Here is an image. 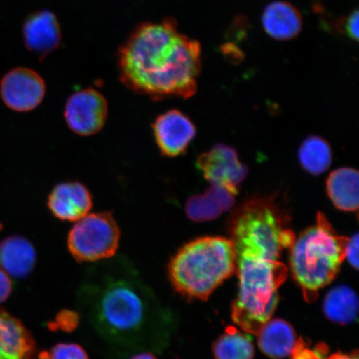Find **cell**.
I'll return each mask as SVG.
<instances>
[{
  "label": "cell",
  "mask_w": 359,
  "mask_h": 359,
  "mask_svg": "<svg viewBox=\"0 0 359 359\" xmlns=\"http://www.w3.org/2000/svg\"><path fill=\"white\" fill-rule=\"evenodd\" d=\"M78 304L89 334L110 359L159 352L167 344L169 313L122 260L88 272L79 287Z\"/></svg>",
  "instance_id": "cell-1"
},
{
  "label": "cell",
  "mask_w": 359,
  "mask_h": 359,
  "mask_svg": "<svg viewBox=\"0 0 359 359\" xmlns=\"http://www.w3.org/2000/svg\"><path fill=\"white\" fill-rule=\"evenodd\" d=\"M201 45L164 20L137 27L118 53L120 79L132 91L152 100L189 98L197 89Z\"/></svg>",
  "instance_id": "cell-2"
},
{
  "label": "cell",
  "mask_w": 359,
  "mask_h": 359,
  "mask_svg": "<svg viewBox=\"0 0 359 359\" xmlns=\"http://www.w3.org/2000/svg\"><path fill=\"white\" fill-rule=\"evenodd\" d=\"M174 288L189 298L205 300L236 271L234 245L222 236H205L188 242L168 267Z\"/></svg>",
  "instance_id": "cell-3"
},
{
  "label": "cell",
  "mask_w": 359,
  "mask_h": 359,
  "mask_svg": "<svg viewBox=\"0 0 359 359\" xmlns=\"http://www.w3.org/2000/svg\"><path fill=\"white\" fill-rule=\"evenodd\" d=\"M348 240L337 234L321 212L313 226L295 238L290 248V268L307 302L316 300L318 292L334 280L345 259Z\"/></svg>",
  "instance_id": "cell-4"
},
{
  "label": "cell",
  "mask_w": 359,
  "mask_h": 359,
  "mask_svg": "<svg viewBox=\"0 0 359 359\" xmlns=\"http://www.w3.org/2000/svg\"><path fill=\"white\" fill-rule=\"evenodd\" d=\"M121 231L110 212L88 214L79 219L67 236V248L79 263L96 262L114 257Z\"/></svg>",
  "instance_id": "cell-5"
},
{
  "label": "cell",
  "mask_w": 359,
  "mask_h": 359,
  "mask_svg": "<svg viewBox=\"0 0 359 359\" xmlns=\"http://www.w3.org/2000/svg\"><path fill=\"white\" fill-rule=\"evenodd\" d=\"M107 114L109 106L105 97L92 88L72 94L65 109L67 126L83 137L100 133L107 122Z\"/></svg>",
  "instance_id": "cell-6"
},
{
  "label": "cell",
  "mask_w": 359,
  "mask_h": 359,
  "mask_svg": "<svg viewBox=\"0 0 359 359\" xmlns=\"http://www.w3.org/2000/svg\"><path fill=\"white\" fill-rule=\"evenodd\" d=\"M46 85L37 72L17 67L8 72L0 83V95L8 109L18 112L33 111L41 104Z\"/></svg>",
  "instance_id": "cell-7"
},
{
  "label": "cell",
  "mask_w": 359,
  "mask_h": 359,
  "mask_svg": "<svg viewBox=\"0 0 359 359\" xmlns=\"http://www.w3.org/2000/svg\"><path fill=\"white\" fill-rule=\"evenodd\" d=\"M197 167L210 185L222 187L235 195L247 175V168L241 163L237 151L224 144L215 145L202 154Z\"/></svg>",
  "instance_id": "cell-8"
},
{
  "label": "cell",
  "mask_w": 359,
  "mask_h": 359,
  "mask_svg": "<svg viewBox=\"0 0 359 359\" xmlns=\"http://www.w3.org/2000/svg\"><path fill=\"white\" fill-rule=\"evenodd\" d=\"M152 130L161 154L168 157L185 154L196 134L194 123L178 110H170L157 116Z\"/></svg>",
  "instance_id": "cell-9"
},
{
  "label": "cell",
  "mask_w": 359,
  "mask_h": 359,
  "mask_svg": "<svg viewBox=\"0 0 359 359\" xmlns=\"http://www.w3.org/2000/svg\"><path fill=\"white\" fill-rule=\"evenodd\" d=\"M93 196L88 188L79 182L57 184L48 197V208L62 222H77L93 208Z\"/></svg>",
  "instance_id": "cell-10"
},
{
  "label": "cell",
  "mask_w": 359,
  "mask_h": 359,
  "mask_svg": "<svg viewBox=\"0 0 359 359\" xmlns=\"http://www.w3.org/2000/svg\"><path fill=\"white\" fill-rule=\"evenodd\" d=\"M22 34L26 48L41 58L55 51L62 41L60 22L55 13L47 10L30 15Z\"/></svg>",
  "instance_id": "cell-11"
},
{
  "label": "cell",
  "mask_w": 359,
  "mask_h": 359,
  "mask_svg": "<svg viewBox=\"0 0 359 359\" xmlns=\"http://www.w3.org/2000/svg\"><path fill=\"white\" fill-rule=\"evenodd\" d=\"M34 337L22 323L0 308V359H37Z\"/></svg>",
  "instance_id": "cell-12"
},
{
  "label": "cell",
  "mask_w": 359,
  "mask_h": 359,
  "mask_svg": "<svg viewBox=\"0 0 359 359\" xmlns=\"http://www.w3.org/2000/svg\"><path fill=\"white\" fill-rule=\"evenodd\" d=\"M36 262L37 252L26 238L12 236L0 243V269L8 276L24 279L32 273Z\"/></svg>",
  "instance_id": "cell-13"
},
{
  "label": "cell",
  "mask_w": 359,
  "mask_h": 359,
  "mask_svg": "<svg viewBox=\"0 0 359 359\" xmlns=\"http://www.w3.org/2000/svg\"><path fill=\"white\" fill-rule=\"evenodd\" d=\"M262 22L266 33L279 41L294 39L303 28L302 16L299 11L285 1L269 4L264 8Z\"/></svg>",
  "instance_id": "cell-14"
},
{
  "label": "cell",
  "mask_w": 359,
  "mask_h": 359,
  "mask_svg": "<svg viewBox=\"0 0 359 359\" xmlns=\"http://www.w3.org/2000/svg\"><path fill=\"white\" fill-rule=\"evenodd\" d=\"M257 335L260 350L271 358L280 359L292 355L298 344L293 327L280 318L269 320Z\"/></svg>",
  "instance_id": "cell-15"
},
{
  "label": "cell",
  "mask_w": 359,
  "mask_h": 359,
  "mask_svg": "<svg viewBox=\"0 0 359 359\" xmlns=\"http://www.w3.org/2000/svg\"><path fill=\"white\" fill-rule=\"evenodd\" d=\"M358 183V170L351 168H339L330 175L326 183L327 193L335 208L343 212H357Z\"/></svg>",
  "instance_id": "cell-16"
},
{
  "label": "cell",
  "mask_w": 359,
  "mask_h": 359,
  "mask_svg": "<svg viewBox=\"0 0 359 359\" xmlns=\"http://www.w3.org/2000/svg\"><path fill=\"white\" fill-rule=\"evenodd\" d=\"M323 308L326 317L336 324H352L358 318V296L347 285L337 286L326 295Z\"/></svg>",
  "instance_id": "cell-17"
},
{
  "label": "cell",
  "mask_w": 359,
  "mask_h": 359,
  "mask_svg": "<svg viewBox=\"0 0 359 359\" xmlns=\"http://www.w3.org/2000/svg\"><path fill=\"white\" fill-rule=\"evenodd\" d=\"M332 158L329 143L320 137H309L299 147V163L305 172L313 176L324 174L330 168Z\"/></svg>",
  "instance_id": "cell-18"
},
{
  "label": "cell",
  "mask_w": 359,
  "mask_h": 359,
  "mask_svg": "<svg viewBox=\"0 0 359 359\" xmlns=\"http://www.w3.org/2000/svg\"><path fill=\"white\" fill-rule=\"evenodd\" d=\"M217 359H253L254 346L250 336L229 327L213 345Z\"/></svg>",
  "instance_id": "cell-19"
},
{
  "label": "cell",
  "mask_w": 359,
  "mask_h": 359,
  "mask_svg": "<svg viewBox=\"0 0 359 359\" xmlns=\"http://www.w3.org/2000/svg\"><path fill=\"white\" fill-rule=\"evenodd\" d=\"M223 212L221 205L208 191L204 194L193 196L187 201L186 213L193 222L214 221Z\"/></svg>",
  "instance_id": "cell-20"
},
{
  "label": "cell",
  "mask_w": 359,
  "mask_h": 359,
  "mask_svg": "<svg viewBox=\"0 0 359 359\" xmlns=\"http://www.w3.org/2000/svg\"><path fill=\"white\" fill-rule=\"evenodd\" d=\"M39 359H89L88 354L80 345L74 343H62L48 351H43Z\"/></svg>",
  "instance_id": "cell-21"
},
{
  "label": "cell",
  "mask_w": 359,
  "mask_h": 359,
  "mask_svg": "<svg viewBox=\"0 0 359 359\" xmlns=\"http://www.w3.org/2000/svg\"><path fill=\"white\" fill-rule=\"evenodd\" d=\"M325 347H317L311 351V350L304 347L302 341H298L297 346H296L293 354H294V359H358V352L349 354L336 353L327 357H325Z\"/></svg>",
  "instance_id": "cell-22"
},
{
  "label": "cell",
  "mask_w": 359,
  "mask_h": 359,
  "mask_svg": "<svg viewBox=\"0 0 359 359\" xmlns=\"http://www.w3.org/2000/svg\"><path fill=\"white\" fill-rule=\"evenodd\" d=\"M358 22L359 13L357 10L350 13L344 22L343 27L345 34L350 39L354 40V41H358Z\"/></svg>",
  "instance_id": "cell-23"
},
{
  "label": "cell",
  "mask_w": 359,
  "mask_h": 359,
  "mask_svg": "<svg viewBox=\"0 0 359 359\" xmlns=\"http://www.w3.org/2000/svg\"><path fill=\"white\" fill-rule=\"evenodd\" d=\"M358 235H354L348 240L345 249V258L354 269L358 268Z\"/></svg>",
  "instance_id": "cell-24"
},
{
  "label": "cell",
  "mask_w": 359,
  "mask_h": 359,
  "mask_svg": "<svg viewBox=\"0 0 359 359\" xmlns=\"http://www.w3.org/2000/svg\"><path fill=\"white\" fill-rule=\"evenodd\" d=\"M12 281L11 276L0 269V304L6 302L12 293Z\"/></svg>",
  "instance_id": "cell-25"
},
{
  "label": "cell",
  "mask_w": 359,
  "mask_h": 359,
  "mask_svg": "<svg viewBox=\"0 0 359 359\" xmlns=\"http://www.w3.org/2000/svg\"><path fill=\"white\" fill-rule=\"evenodd\" d=\"M57 325L65 330H73L77 327L79 316L73 312L62 313L57 318Z\"/></svg>",
  "instance_id": "cell-26"
},
{
  "label": "cell",
  "mask_w": 359,
  "mask_h": 359,
  "mask_svg": "<svg viewBox=\"0 0 359 359\" xmlns=\"http://www.w3.org/2000/svg\"><path fill=\"white\" fill-rule=\"evenodd\" d=\"M131 359H157L154 353L150 352H142L135 354Z\"/></svg>",
  "instance_id": "cell-27"
},
{
  "label": "cell",
  "mask_w": 359,
  "mask_h": 359,
  "mask_svg": "<svg viewBox=\"0 0 359 359\" xmlns=\"http://www.w3.org/2000/svg\"><path fill=\"white\" fill-rule=\"evenodd\" d=\"M2 228H3V226H2V224H0V231H1V230H2Z\"/></svg>",
  "instance_id": "cell-28"
}]
</instances>
